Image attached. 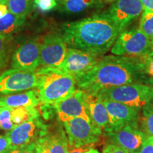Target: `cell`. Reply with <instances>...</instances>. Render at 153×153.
<instances>
[{
	"label": "cell",
	"instance_id": "cell-14",
	"mask_svg": "<svg viewBox=\"0 0 153 153\" xmlns=\"http://www.w3.org/2000/svg\"><path fill=\"white\" fill-rule=\"evenodd\" d=\"M53 106L62 123L76 118H82L91 122L86 110L84 92L79 89H76L65 98L53 104Z\"/></svg>",
	"mask_w": 153,
	"mask_h": 153
},
{
	"label": "cell",
	"instance_id": "cell-28",
	"mask_svg": "<svg viewBox=\"0 0 153 153\" xmlns=\"http://www.w3.org/2000/svg\"><path fill=\"white\" fill-rule=\"evenodd\" d=\"M135 153H153V137H147L140 148Z\"/></svg>",
	"mask_w": 153,
	"mask_h": 153
},
{
	"label": "cell",
	"instance_id": "cell-39",
	"mask_svg": "<svg viewBox=\"0 0 153 153\" xmlns=\"http://www.w3.org/2000/svg\"><path fill=\"white\" fill-rule=\"evenodd\" d=\"M152 46H153V40L152 41Z\"/></svg>",
	"mask_w": 153,
	"mask_h": 153
},
{
	"label": "cell",
	"instance_id": "cell-16",
	"mask_svg": "<svg viewBox=\"0 0 153 153\" xmlns=\"http://www.w3.org/2000/svg\"><path fill=\"white\" fill-rule=\"evenodd\" d=\"M83 92L86 110L91 123L104 131L109 126V117L104 101L97 94Z\"/></svg>",
	"mask_w": 153,
	"mask_h": 153
},
{
	"label": "cell",
	"instance_id": "cell-8",
	"mask_svg": "<svg viewBox=\"0 0 153 153\" xmlns=\"http://www.w3.org/2000/svg\"><path fill=\"white\" fill-rule=\"evenodd\" d=\"M68 139V145L79 147L94 145L99 140L102 131L82 118L62 123Z\"/></svg>",
	"mask_w": 153,
	"mask_h": 153
},
{
	"label": "cell",
	"instance_id": "cell-35",
	"mask_svg": "<svg viewBox=\"0 0 153 153\" xmlns=\"http://www.w3.org/2000/svg\"><path fill=\"white\" fill-rule=\"evenodd\" d=\"M117 0H95V1H97V2L99 4H112L116 1Z\"/></svg>",
	"mask_w": 153,
	"mask_h": 153
},
{
	"label": "cell",
	"instance_id": "cell-9",
	"mask_svg": "<svg viewBox=\"0 0 153 153\" xmlns=\"http://www.w3.org/2000/svg\"><path fill=\"white\" fill-rule=\"evenodd\" d=\"M102 57L88 51L68 48L65 58L58 69L76 79L90 71Z\"/></svg>",
	"mask_w": 153,
	"mask_h": 153
},
{
	"label": "cell",
	"instance_id": "cell-32",
	"mask_svg": "<svg viewBox=\"0 0 153 153\" xmlns=\"http://www.w3.org/2000/svg\"><path fill=\"white\" fill-rule=\"evenodd\" d=\"M94 145H85V146L79 147L72 146V145H68V153H85V152H87V151L94 148Z\"/></svg>",
	"mask_w": 153,
	"mask_h": 153
},
{
	"label": "cell",
	"instance_id": "cell-15",
	"mask_svg": "<svg viewBox=\"0 0 153 153\" xmlns=\"http://www.w3.org/2000/svg\"><path fill=\"white\" fill-rule=\"evenodd\" d=\"M105 136L112 143L129 153H135L140 148L147 137L138 127L126 126L115 131L105 132Z\"/></svg>",
	"mask_w": 153,
	"mask_h": 153
},
{
	"label": "cell",
	"instance_id": "cell-3",
	"mask_svg": "<svg viewBox=\"0 0 153 153\" xmlns=\"http://www.w3.org/2000/svg\"><path fill=\"white\" fill-rule=\"evenodd\" d=\"M36 71L39 78L37 91L41 104H56L76 89L75 79L59 69L40 68Z\"/></svg>",
	"mask_w": 153,
	"mask_h": 153
},
{
	"label": "cell",
	"instance_id": "cell-12",
	"mask_svg": "<svg viewBox=\"0 0 153 153\" xmlns=\"http://www.w3.org/2000/svg\"><path fill=\"white\" fill-rule=\"evenodd\" d=\"M143 11L144 7L141 0H117L111 4L106 13L120 33Z\"/></svg>",
	"mask_w": 153,
	"mask_h": 153
},
{
	"label": "cell",
	"instance_id": "cell-27",
	"mask_svg": "<svg viewBox=\"0 0 153 153\" xmlns=\"http://www.w3.org/2000/svg\"><path fill=\"white\" fill-rule=\"evenodd\" d=\"M34 4L40 11L46 12L55 9L57 4L56 0H34Z\"/></svg>",
	"mask_w": 153,
	"mask_h": 153
},
{
	"label": "cell",
	"instance_id": "cell-36",
	"mask_svg": "<svg viewBox=\"0 0 153 153\" xmlns=\"http://www.w3.org/2000/svg\"><path fill=\"white\" fill-rule=\"evenodd\" d=\"M85 153H99V152L97 150H96V149H94V148H92V149H91V150L85 152Z\"/></svg>",
	"mask_w": 153,
	"mask_h": 153
},
{
	"label": "cell",
	"instance_id": "cell-24",
	"mask_svg": "<svg viewBox=\"0 0 153 153\" xmlns=\"http://www.w3.org/2000/svg\"><path fill=\"white\" fill-rule=\"evenodd\" d=\"M11 37L0 34V71L8 64L10 57Z\"/></svg>",
	"mask_w": 153,
	"mask_h": 153
},
{
	"label": "cell",
	"instance_id": "cell-37",
	"mask_svg": "<svg viewBox=\"0 0 153 153\" xmlns=\"http://www.w3.org/2000/svg\"><path fill=\"white\" fill-rule=\"evenodd\" d=\"M8 0H0V4H7Z\"/></svg>",
	"mask_w": 153,
	"mask_h": 153
},
{
	"label": "cell",
	"instance_id": "cell-38",
	"mask_svg": "<svg viewBox=\"0 0 153 153\" xmlns=\"http://www.w3.org/2000/svg\"><path fill=\"white\" fill-rule=\"evenodd\" d=\"M64 1V0H56V1L57 3H59V4H61L62 2V1Z\"/></svg>",
	"mask_w": 153,
	"mask_h": 153
},
{
	"label": "cell",
	"instance_id": "cell-5",
	"mask_svg": "<svg viewBox=\"0 0 153 153\" xmlns=\"http://www.w3.org/2000/svg\"><path fill=\"white\" fill-rule=\"evenodd\" d=\"M153 48L152 42L139 28L126 29L120 32L111 48L115 55L140 57Z\"/></svg>",
	"mask_w": 153,
	"mask_h": 153
},
{
	"label": "cell",
	"instance_id": "cell-17",
	"mask_svg": "<svg viewBox=\"0 0 153 153\" xmlns=\"http://www.w3.org/2000/svg\"><path fill=\"white\" fill-rule=\"evenodd\" d=\"M36 153H68V139L61 128L48 133L35 143Z\"/></svg>",
	"mask_w": 153,
	"mask_h": 153
},
{
	"label": "cell",
	"instance_id": "cell-13",
	"mask_svg": "<svg viewBox=\"0 0 153 153\" xmlns=\"http://www.w3.org/2000/svg\"><path fill=\"white\" fill-rule=\"evenodd\" d=\"M40 66V41L38 38H33L25 42L12 55L11 65L12 69L34 72Z\"/></svg>",
	"mask_w": 153,
	"mask_h": 153
},
{
	"label": "cell",
	"instance_id": "cell-19",
	"mask_svg": "<svg viewBox=\"0 0 153 153\" xmlns=\"http://www.w3.org/2000/svg\"><path fill=\"white\" fill-rule=\"evenodd\" d=\"M40 103L38 91L35 89L0 96V107L4 108L36 107Z\"/></svg>",
	"mask_w": 153,
	"mask_h": 153
},
{
	"label": "cell",
	"instance_id": "cell-33",
	"mask_svg": "<svg viewBox=\"0 0 153 153\" xmlns=\"http://www.w3.org/2000/svg\"><path fill=\"white\" fill-rule=\"evenodd\" d=\"M144 11H153V0H141Z\"/></svg>",
	"mask_w": 153,
	"mask_h": 153
},
{
	"label": "cell",
	"instance_id": "cell-34",
	"mask_svg": "<svg viewBox=\"0 0 153 153\" xmlns=\"http://www.w3.org/2000/svg\"><path fill=\"white\" fill-rule=\"evenodd\" d=\"M9 12V9L7 4H0V18L3 17Z\"/></svg>",
	"mask_w": 153,
	"mask_h": 153
},
{
	"label": "cell",
	"instance_id": "cell-22",
	"mask_svg": "<svg viewBox=\"0 0 153 153\" xmlns=\"http://www.w3.org/2000/svg\"><path fill=\"white\" fill-rule=\"evenodd\" d=\"M95 0H64L60 4L61 10L69 14H76L85 11Z\"/></svg>",
	"mask_w": 153,
	"mask_h": 153
},
{
	"label": "cell",
	"instance_id": "cell-18",
	"mask_svg": "<svg viewBox=\"0 0 153 153\" xmlns=\"http://www.w3.org/2000/svg\"><path fill=\"white\" fill-rule=\"evenodd\" d=\"M38 114L36 107L15 108L0 107V129L8 132Z\"/></svg>",
	"mask_w": 153,
	"mask_h": 153
},
{
	"label": "cell",
	"instance_id": "cell-2",
	"mask_svg": "<svg viewBox=\"0 0 153 153\" xmlns=\"http://www.w3.org/2000/svg\"><path fill=\"white\" fill-rule=\"evenodd\" d=\"M62 36L69 48L105 54L114 45L120 31L106 12L62 25Z\"/></svg>",
	"mask_w": 153,
	"mask_h": 153
},
{
	"label": "cell",
	"instance_id": "cell-26",
	"mask_svg": "<svg viewBox=\"0 0 153 153\" xmlns=\"http://www.w3.org/2000/svg\"><path fill=\"white\" fill-rule=\"evenodd\" d=\"M139 59L143 63L146 73L153 78V48L150 52L140 57Z\"/></svg>",
	"mask_w": 153,
	"mask_h": 153
},
{
	"label": "cell",
	"instance_id": "cell-6",
	"mask_svg": "<svg viewBox=\"0 0 153 153\" xmlns=\"http://www.w3.org/2000/svg\"><path fill=\"white\" fill-rule=\"evenodd\" d=\"M47 126L38 114L6 133L11 148H18L33 144L48 133Z\"/></svg>",
	"mask_w": 153,
	"mask_h": 153
},
{
	"label": "cell",
	"instance_id": "cell-10",
	"mask_svg": "<svg viewBox=\"0 0 153 153\" xmlns=\"http://www.w3.org/2000/svg\"><path fill=\"white\" fill-rule=\"evenodd\" d=\"M68 48L62 35L51 33L40 41V60L43 68L58 69L65 58Z\"/></svg>",
	"mask_w": 153,
	"mask_h": 153
},
{
	"label": "cell",
	"instance_id": "cell-20",
	"mask_svg": "<svg viewBox=\"0 0 153 153\" xmlns=\"http://www.w3.org/2000/svg\"><path fill=\"white\" fill-rule=\"evenodd\" d=\"M26 24V18L9 12L0 18V34L11 37L22 29Z\"/></svg>",
	"mask_w": 153,
	"mask_h": 153
},
{
	"label": "cell",
	"instance_id": "cell-1",
	"mask_svg": "<svg viewBox=\"0 0 153 153\" xmlns=\"http://www.w3.org/2000/svg\"><path fill=\"white\" fill-rule=\"evenodd\" d=\"M75 80L78 89L93 94L128 84L153 86V78L146 73L139 57L119 55L102 57L90 71Z\"/></svg>",
	"mask_w": 153,
	"mask_h": 153
},
{
	"label": "cell",
	"instance_id": "cell-11",
	"mask_svg": "<svg viewBox=\"0 0 153 153\" xmlns=\"http://www.w3.org/2000/svg\"><path fill=\"white\" fill-rule=\"evenodd\" d=\"M103 101L109 117V126L104 133L121 128L126 126L138 127L140 118L138 108L107 99H104Z\"/></svg>",
	"mask_w": 153,
	"mask_h": 153
},
{
	"label": "cell",
	"instance_id": "cell-23",
	"mask_svg": "<svg viewBox=\"0 0 153 153\" xmlns=\"http://www.w3.org/2000/svg\"><path fill=\"white\" fill-rule=\"evenodd\" d=\"M141 125L145 136L153 137V103L143 108Z\"/></svg>",
	"mask_w": 153,
	"mask_h": 153
},
{
	"label": "cell",
	"instance_id": "cell-4",
	"mask_svg": "<svg viewBox=\"0 0 153 153\" xmlns=\"http://www.w3.org/2000/svg\"><path fill=\"white\" fill-rule=\"evenodd\" d=\"M97 94L102 100L117 101L138 109L153 103V86L145 84L133 83L108 88Z\"/></svg>",
	"mask_w": 153,
	"mask_h": 153
},
{
	"label": "cell",
	"instance_id": "cell-30",
	"mask_svg": "<svg viewBox=\"0 0 153 153\" xmlns=\"http://www.w3.org/2000/svg\"><path fill=\"white\" fill-rule=\"evenodd\" d=\"M103 153H129L128 151L124 149L120 148L117 145L112 144V143H108L104 146L103 149Z\"/></svg>",
	"mask_w": 153,
	"mask_h": 153
},
{
	"label": "cell",
	"instance_id": "cell-21",
	"mask_svg": "<svg viewBox=\"0 0 153 153\" xmlns=\"http://www.w3.org/2000/svg\"><path fill=\"white\" fill-rule=\"evenodd\" d=\"M33 4V0H8L7 5L9 12L26 18L32 11Z\"/></svg>",
	"mask_w": 153,
	"mask_h": 153
},
{
	"label": "cell",
	"instance_id": "cell-29",
	"mask_svg": "<svg viewBox=\"0 0 153 153\" xmlns=\"http://www.w3.org/2000/svg\"><path fill=\"white\" fill-rule=\"evenodd\" d=\"M11 149V143L7 135H0V153H8Z\"/></svg>",
	"mask_w": 153,
	"mask_h": 153
},
{
	"label": "cell",
	"instance_id": "cell-7",
	"mask_svg": "<svg viewBox=\"0 0 153 153\" xmlns=\"http://www.w3.org/2000/svg\"><path fill=\"white\" fill-rule=\"evenodd\" d=\"M38 82L37 71L11 68L0 74V94H10L37 89Z\"/></svg>",
	"mask_w": 153,
	"mask_h": 153
},
{
	"label": "cell",
	"instance_id": "cell-31",
	"mask_svg": "<svg viewBox=\"0 0 153 153\" xmlns=\"http://www.w3.org/2000/svg\"><path fill=\"white\" fill-rule=\"evenodd\" d=\"M8 153H36L35 143L22 148L11 149Z\"/></svg>",
	"mask_w": 153,
	"mask_h": 153
},
{
	"label": "cell",
	"instance_id": "cell-25",
	"mask_svg": "<svg viewBox=\"0 0 153 153\" xmlns=\"http://www.w3.org/2000/svg\"><path fill=\"white\" fill-rule=\"evenodd\" d=\"M139 29L148 36L152 42L153 40V11H143L140 22Z\"/></svg>",
	"mask_w": 153,
	"mask_h": 153
}]
</instances>
